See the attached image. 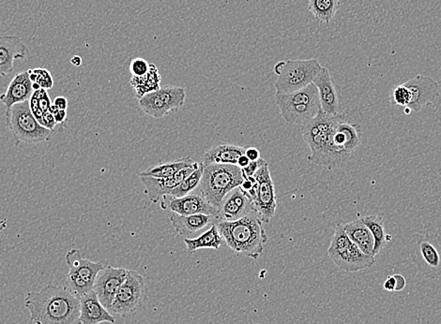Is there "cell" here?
I'll return each mask as SVG.
<instances>
[{"instance_id": "1", "label": "cell", "mask_w": 441, "mask_h": 324, "mask_svg": "<svg viewBox=\"0 0 441 324\" xmlns=\"http://www.w3.org/2000/svg\"><path fill=\"white\" fill-rule=\"evenodd\" d=\"M25 306L34 324H77L80 316V299L66 287L49 284L40 292H29Z\"/></svg>"}, {"instance_id": "2", "label": "cell", "mask_w": 441, "mask_h": 324, "mask_svg": "<svg viewBox=\"0 0 441 324\" xmlns=\"http://www.w3.org/2000/svg\"><path fill=\"white\" fill-rule=\"evenodd\" d=\"M345 119V115H328L320 110L314 119L302 126L303 139L311 150L309 162L328 170L342 167L347 162L352 155L341 150L335 143L337 127Z\"/></svg>"}, {"instance_id": "3", "label": "cell", "mask_w": 441, "mask_h": 324, "mask_svg": "<svg viewBox=\"0 0 441 324\" xmlns=\"http://www.w3.org/2000/svg\"><path fill=\"white\" fill-rule=\"evenodd\" d=\"M263 223L260 214L254 210L238 221H219L216 225L233 252L257 260L269 239Z\"/></svg>"}, {"instance_id": "4", "label": "cell", "mask_w": 441, "mask_h": 324, "mask_svg": "<svg viewBox=\"0 0 441 324\" xmlns=\"http://www.w3.org/2000/svg\"><path fill=\"white\" fill-rule=\"evenodd\" d=\"M203 165V176L199 184V193L212 207L219 209L224 197L243 184V171L237 165Z\"/></svg>"}, {"instance_id": "5", "label": "cell", "mask_w": 441, "mask_h": 324, "mask_svg": "<svg viewBox=\"0 0 441 324\" xmlns=\"http://www.w3.org/2000/svg\"><path fill=\"white\" fill-rule=\"evenodd\" d=\"M275 101L283 120L288 124L305 126L314 119L321 110L319 90L314 83L289 94L276 93Z\"/></svg>"}, {"instance_id": "6", "label": "cell", "mask_w": 441, "mask_h": 324, "mask_svg": "<svg viewBox=\"0 0 441 324\" xmlns=\"http://www.w3.org/2000/svg\"><path fill=\"white\" fill-rule=\"evenodd\" d=\"M328 257L342 271L356 273L370 268L375 264L373 256L364 254L345 233L344 224L336 225L330 247Z\"/></svg>"}, {"instance_id": "7", "label": "cell", "mask_w": 441, "mask_h": 324, "mask_svg": "<svg viewBox=\"0 0 441 324\" xmlns=\"http://www.w3.org/2000/svg\"><path fill=\"white\" fill-rule=\"evenodd\" d=\"M321 69V65L314 58L278 62L274 67L275 74L278 76L275 90L280 94H289L305 89L314 83Z\"/></svg>"}, {"instance_id": "8", "label": "cell", "mask_w": 441, "mask_h": 324, "mask_svg": "<svg viewBox=\"0 0 441 324\" xmlns=\"http://www.w3.org/2000/svg\"><path fill=\"white\" fill-rule=\"evenodd\" d=\"M410 258L418 271L429 280L441 277V238L437 233H415L409 242Z\"/></svg>"}, {"instance_id": "9", "label": "cell", "mask_w": 441, "mask_h": 324, "mask_svg": "<svg viewBox=\"0 0 441 324\" xmlns=\"http://www.w3.org/2000/svg\"><path fill=\"white\" fill-rule=\"evenodd\" d=\"M6 125L18 143L35 145L49 141L52 132L41 126L30 110V101L15 104L6 110Z\"/></svg>"}, {"instance_id": "10", "label": "cell", "mask_w": 441, "mask_h": 324, "mask_svg": "<svg viewBox=\"0 0 441 324\" xmlns=\"http://www.w3.org/2000/svg\"><path fill=\"white\" fill-rule=\"evenodd\" d=\"M65 260L69 267L66 278V288L78 299L94 291L95 280L101 270L106 266L84 259L80 250H70L66 253Z\"/></svg>"}, {"instance_id": "11", "label": "cell", "mask_w": 441, "mask_h": 324, "mask_svg": "<svg viewBox=\"0 0 441 324\" xmlns=\"http://www.w3.org/2000/svg\"><path fill=\"white\" fill-rule=\"evenodd\" d=\"M147 288L144 278L139 272L128 270L124 283L117 291L109 311L122 317L136 313L144 302Z\"/></svg>"}, {"instance_id": "12", "label": "cell", "mask_w": 441, "mask_h": 324, "mask_svg": "<svg viewBox=\"0 0 441 324\" xmlns=\"http://www.w3.org/2000/svg\"><path fill=\"white\" fill-rule=\"evenodd\" d=\"M186 90L181 86H165L139 98L140 108L153 118H164L168 112L178 111L184 105Z\"/></svg>"}, {"instance_id": "13", "label": "cell", "mask_w": 441, "mask_h": 324, "mask_svg": "<svg viewBox=\"0 0 441 324\" xmlns=\"http://www.w3.org/2000/svg\"><path fill=\"white\" fill-rule=\"evenodd\" d=\"M254 177L257 185L253 205L260 214L264 223L268 224L274 218L277 208L276 194L268 163L261 166Z\"/></svg>"}, {"instance_id": "14", "label": "cell", "mask_w": 441, "mask_h": 324, "mask_svg": "<svg viewBox=\"0 0 441 324\" xmlns=\"http://www.w3.org/2000/svg\"><path fill=\"white\" fill-rule=\"evenodd\" d=\"M162 210L179 214L182 216L204 215L215 216L219 221V210L212 207L200 193H191L189 195L176 198L171 195L165 196L160 202Z\"/></svg>"}, {"instance_id": "15", "label": "cell", "mask_w": 441, "mask_h": 324, "mask_svg": "<svg viewBox=\"0 0 441 324\" xmlns=\"http://www.w3.org/2000/svg\"><path fill=\"white\" fill-rule=\"evenodd\" d=\"M411 93V101L406 108L421 112L424 107L438 103L440 98V84L434 79L418 74L404 84Z\"/></svg>"}, {"instance_id": "16", "label": "cell", "mask_w": 441, "mask_h": 324, "mask_svg": "<svg viewBox=\"0 0 441 324\" xmlns=\"http://www.w3.org/2000/svg\"><path fill=\"white\" fill-rule=\"evenodd\" d=\"M128 270L120 267L105 266L95 280L94 292L102 305L110 309L120 286L127 277Z\"/></svg>"}, {"instance_id": "17", "label": "cell", "mask_w": 441, "mask_h": 324, "mask_svg": "<svg viewBox=\"0 0 441 324\" xmlns=\"http://www.w3.org/2000/svg\"><path fill=\"white\" fill-rule=\"evenodd\" d=\"M199 166H200V163L198 162L191 167L182 169L175 176L165 177V179L140 176V179L144 185L146 195L151 202L158 204L165 196L170 195L174 188L178 187L185 179H187L196 169H198Z\"/></svg>"}, {"instance_id": "18", "label": "cell", "mask_w": 441, "mask_h": 324, "mask_svg": "<svg viewBox=\"0 0 441 324\" xmlns=\"http://www.w3.org/2000/svg\"><path fill=\"white\" fill-rule=\"evenodd\" d=\"M218 210L219 221H235L255 209L251 200L238 187L224 197Z\"/></svg>"}, {"instance_id": "19", "label": "cell", "mask_w": 441, "mask_h": 324, "mask_svg": "<svg viewBox=\"0 0 441 324\" xmlns=\"http://www.w3.org/2000/svg\"><path fill=\"white\" fill-rule=\"evenodd\" d=\"M27 48L18 36H0V76L4 77L15 69V61L26 58Z\"/></svg>"}, {"instance_id": "20", "label": "cell", "mask_w": 441, "mask_h": 324, "mask_svg": "<svg viewBox=\"0 0 441 324\" xmlns=\"http://www.w3.org/2000/svg\"><path fill=\"white\" fill-rule=\"evenodd\" d=\"M314 84L319 90L320 105L325 114L337 115L342 114L338 93L334 86L331 73L328 69L322 67L321 70L314 79Z\"/></svg>"}, {"instance_id": "21", "label": "cell", "mask_w": 441, "mask_h": 324, "mask_svg": "<svg viewBox=\"0 0 441 324\" xmlns=\"http://www.w3.org/2000/svg\"><path fill=\"white\" fill-rule=\"evenodd\" d=\"M115 323L110 311L102 305L94 291L80 299V316L78 324Z\"/></svg>"}, {"instance_id": "22", "label": "cell", "mask_w": 441, "mask_h": 324, "mask_svg": "<svg viewBox=\"0 0 441 324\" xmlns=\"http://www.w3.org/2000/svg\"><path fill=\"white\" fill-rule=\"evenodd\" d=\"M33 92L34 90L32 89L29 72H19L11 82L7 91L0 96V101L8 110L15 104L30 101Z\"/></svg>"}, {"instance_id": "23", "label": "cell", "mask_w": 441, "mask_h": 324, "mask_svg": "<svg viewBox=\"0 0 441 324\" xmlns=\"http://www.w3.org/2000/svg\"><path fill=\"white\" fill-rule=\"evenodd\" d=\"M170 221L179 235L184 236V238H190V236L200 232L207 225L217 223L218 219L215 216L204 215V214L182 216L172 213Z\"/></svg>"}, {"instance_id": "24", "label": "cell", "mask_w": 441, "mask_h": 324, "mask_svg": "<svg viewBox=\"0 0 441 324\" xmlns=\"http://www.w3.org/2000/svg\"><path fill=\"white\" fill-rule=\"evenodd\" d=\"M246 148L230 145V143H221L213 146L205 153L203 164H226L237 165L238 159L245 153Z\"/></svg>"}, {"instance_id": "25", "label": "cell", "mask_w": 441, "mask_h": 324, "mask_svg": "<svg viewBox=\"0 0 441 324\" xmlns=\"http://www.w3.org/2000/svg\"><path fill=\"white\" fill-rule=\"evenodd\" d=\"M344 228L345 233H347L350 240L354 244H356L364 254L373 256V247H375V240H373L372 233H371L366 225L364 223L362 218L344 224Z\"/></svg>"}, {"instance_id": "26", "label": "cell", "mask_w": 441, "mask_h": 324, "mask_svg": "<svg viewBox=\"0 0 441 324\" xmlns=\"http://www.w3.org/2000/svg\"><path fill=\"white\" fill-rule=\"evenodd\" d=\"M362 129L359 124H350L347 119L341 121L335 132V143L341 150L353 155L361 145Z\"/></svg>"}, {"instance_id": "27", "label": "cell", "mask_w": 441, "mask_h": 324, "mask_svg": "<svg viewBox=\"0 0 441 324\" xmlns=\"http://www.w3.org/2000/svg\"><path fill=\"white\" fill-rule=\"evenodd\" d=\"M224 239L219 232L217 225L212 224L210 229L196 238H184L188 253H195L203 249L218 250L223 244Z\"/></svg>"}, {"instance_id": "28", "label": "cell", "mask_w": 441, "mask_h": 324, "mask_svg": "<svg viewBox=\"0 0 441 324\" xmlns=\"http://www.w3.org/2000/svg\"><path fill=\"white\" fill-rule=\"evenodd\" d=\"M162 77L158 69L154 64H151L147 74L141 77H132L130 84L133 86L137 100L161 89Z\"/></svg>"}, {"instance_id": "29", "label": "cell", "mask_w": 441, "mask_h": 324, "mask_svg": "<svg viewBox=\"0 0 441 324\" xmlns=\"http://www.w3.org/2000/svg\"><path fill=\"white\" fill-rule=\"evenodd\" d=\"M195 160L191 159L190 157H181V159L173 160V162L161 163L153 167L148 168L147 170L143 171L139 174L140 176H151L155 179H165L175 176L182 169L191 167L196 164Z\"/></svg>"}, {"instance_id": "30", "label": "cell", "mask_w": 441, "mask_h": 324, "mask_svg": "<svg viewBox=\"0 0 441 324\" xmlns=\"http://www.w3.org/2000/svg\"><path fill=\"white\" fill-rule=\"evenodd\" d=\"M362 219L368 227V229L370 230L373 240H375L373 255L376 257L392 240V235H387L386 232H385L383 216L378 215V214L362 216Z\"/></svg>"}, {"instance_id": "31", "label": "cell", "mask_w": 441, "mask_h": 324, "mask_svg": "<svg viewBox=\"0 0 441 324\" xmlns=\"http://www.w3.org/2000/svg\"><path fill=\"white\" fill-rule=\"evenodd\" d=\"M340 8V0H309L308 11L321 24L328 25Z\"/></svg>"}, {"instance_id": "32", "label": "cell", "mask_w": 441, "mask_h": 324, "mask_svg": "<svg viewBox=\"0 0 441 324\" xmlns=\"http://www.w3.org/2000/svg\"><path fill=\"white\" fill-rule=\"evenodd\" d=\"M202 176H203V165L200 163L198 169H196L192 174H190L187 179H185L178 187L174 188L170 195L176 197V198H181V197L189 195L192 191L199 187Z\"/></svg>"}, {"instance_id": "33", "label": "cell", "mask_w": 441, "mask_h": 324, "mask_svg": "<svg viewBox=\"0 0 441 324\" xmlns=\"http://www.w3.org/2000/svg\"><path fill=\"white\" fill-rule=\"evenodd\" d=\"M27 72H29L30 81L40 84L41 89L47 90L52 89L54 86V81L49 70L35 69L29 70Z\"/></svg>"}, {"instance_id": "34", "label": "cell", "mask_w": 441, "mask_h": 324, "mask_svg": "<svg viewBox=\"0 0 441 324\" xmlns=\"http://www.w3.org/2000/svg\"><path fill=\"white\" fill-rule=\"evenodd\" d=\"M410 101H411V93L404 84L393 89L392 105L407 107L409 105Z\"/></svg>"}, {"instance_id": "35", "label": "cell", "mask_w": 441, "mask_h": 324, "mask_svg": "<svg viewBox=\"0 0 441 324\" xmlns=\"http://www.w3.org/2000/svg\"><path fill=\"white\" fill-rule=\"evenodd\" d=\"M150 67L151 64L146 59L141 58L133 59L130 64L132 77H141V76L147 74Z\"/></svg>"}, {"instance_id": "36", "label": "cell", "mask_w": 441, "mask_h": 324, "mask_svg": "<svg viewBox=\"0 0 441 324\" xmlns=\"http://www.w3.org/2000/svg\"><path fill=\"white\" fill-rule=\"evenodd\" d=\"M406 278L402 275L390 276L384 283V289L388 292H400L406 287Z\"/></svg>"}, {"instance_id": "37", "label": "cell", "mask_w": 441, "mask_h": 324, "mask_svg": "<svg viewBox=\"0 0 441 324\" xmlns=\"http://www.w3.org/2000/svg\"><path fill=\"white\" fill-rule=\"evenodd\" d=\"M266 160L262 159L255 160V162H251L249 163V165L244 169H241L243 171V174L244 179H247V177L254 176L255 173L258 171V169L261 167V166L265 164Z\"/></svg>"}, {"instance_id": "38", "label": "cell", "mask_w": 441, "mask_h": 324, "mask_svg": "<svg viewBox=\"0 0 441 324\" xmlns=\"http://www.w3.org/2000/svg\"><path fill=\"white\" fill-rule=\"evenodd\" d=\"M43 126L51 131H55V127L57 126V123H56L54 114L50 110L44 114Z\"/></svg>"}, {"instance_id": "39", "label": "cell", "mask_w": 441, "mask_h": 324, "mask_svg": "<svg viewBox=\"0 0 441 324\" xmlns=\"http://www.w3.org/2000/svg\"><path fill=\"white\" fill-rule=\"evenodd\" d=\"M246 157H248L250 162H255L260 159V152L255 148H246L245 153Z\"/></svg>"}, {"instance_id": "40", "label": "cell", "mask_w": 441, "mask_h": 324, "mask_svg": "<svg viewBox=\"0 0 441 324\" xmlns=\"http://www.w3.org/2000/svg\"><path fill=\"white\" fill-rule=\"evenodd\" d=\"M55 120L57 125H63L64 122H65L67 119V111L66 110H58L57 112H56Z\"/></svg>"}, {"instance_id": "41", "label": "cell", "mask_w": 441, "mask_h": 324, "mask_svg": "<svg viewBox=\"0 0 441 324\" xmlns=\"http://www.w3.org/2000/svg\"><path fill=\"white\" fill-rule=\"evenodd\" d=\"M54 104L60 110H66L67 107H68V101H67L66 98L58 97L56 98V100L54 101Z\"/></svg>"}, {"instance_id": "42", "label": "cell", "mask_w": 441, "mask_h": 324, "mask_svg": "<svg viewBox=\"0 0 441 324\" xmlns=\"http://www.w3.org/2000/svg\"><path fill=\"white\" fill-rule=\"evenodd\" d=\"M250 162H250L248 157H246L245 154H243V156H241L240 159H238L237 166L238 168L244 169L249 165Z\"/></svg>"}, {"instance_id": "43", "label": "cell", "mask_w": 441, "mask_h": 324, "mask_svg": "<svg viewBox=\"0 0 441 324\" xmlns=\"http://www.w3.org/2000/svg\"><path fill=\"white\" fill-rule=\"evenodd\" d=\"M71 63L75 67H80L81 64H82V58L79 56H72Z\"/></svg>"}, {"instance_id": "44", "label": "cell", "mask_w": 441, "mask_h": 324, "mask_svg": "<svg viewBox=\"0 0 441 324\" xmlns=\"http://www.w3.org/2000/svg\"><path fill=\"white\" fill-rule=\"evenodd\" d=\"M7 226V219H2V221H0V233L4 232V231L6 229Z\"/></svg>"}, {"instance_id": "45", "label": "cell", "mask_w": 441, "mask_h": 324, "mask_svg": "<svg viewBox=\"0 0 441 324\" xmlns=\"http://www.w3.org/2000/svg\"><path fill=\"white\" fill-rule=\"evenodd\" d=\"M32 89L34 91H36V90L41 89V87L40 86V84H38L37 83H32Z\"/></svg>"}]
</instances>
